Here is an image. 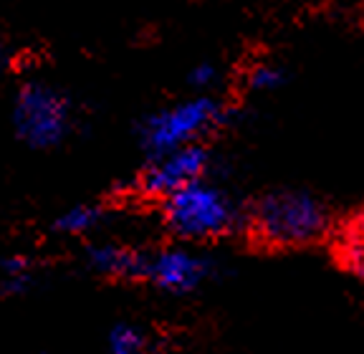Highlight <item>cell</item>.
Here are the masks:
<instances>
[{
  "mask_svg": "<svg viewBox=\"0 0 364 354\" xmlns=\"http://www.w3.org/2000/svg\"><path fill=\"white\" fill-rule=\"evenodd\" d=\"M107 220V210L97 203H79L71 205L53 220V230L68 238H86V235L97 233Z\"/></svg>",
  "mask_w": 364,
  "mask_h": 354,
  "instance_id": "9",
  "label": "cell"
},
{
  "mask_svg": "<svg viewBox=\"0 0 364 354\" xmlns=\"http://www.w3.org/2000/svg\"><path fill=\"white\" fill-rule=\"evenodd\" d=\"M243 230L271 251L316 246L334 233V218L321 198L301 188H273L245 205Z\"/></svg>",
  "mask_w": 364,
  "mask_h": 354,
  "instance_id": "1",
  "label": "cell"
},
{
  "mask_svg": "<svg viewBox=\"0 0 364 354\" xmlns=\"http://www.w3.org/2000/svg\"><path fill=\"white\" fill-rule=\"evenodd\" d=\"M213 157L210 149L200 144H188V147H177L170 152L154 154L144 165V170L136 175L134 188L136 193L147 198V200L162 203L167 195L177 190L188 188L190 183H198L203 177L210 175Z\"/></svg>",
  "mask_w": 364,
  "mask_h": 354,
  "instance_id": "6",
  "label": "cell"
},
{
  "mask_svg": "<svg viewBox=\"0 0 364 354\" xmlns=\"http://www.w3.org/2000/svg\"><path fill=\"white\" fill-rule=\"evenodd\" d=\"M147 261L149 253L124 243H94L86 248L84 256L86 269L97 276L112 281H129V284H144Z\"/></svg>",
  "mask_w": 364,
  "mask_h": 354,
  "instance_id": "7",
  "label": "cell"
},
{
  "mask_svg": "<svg viewBox=\"0 0 364 354\" xmlns=\"http://www.w3.org/2000/svg\"><path fill=\"white\" fill-rule=\"evenodd\" d=\"M6 61H8V48H6V43L0 41V69L6 66Z\"/></svg>",
  "mask_w": 364,
  "mask_h": 354,
  "instance_id": "14",
  "label": "cell"
},
{
  "mask_svg": "<svg viewBox=\"0 0 364 354\" xmlns=\"http://www.w3.org/2000/svg\"><path fill=\"white\" fill-rule=\"evenodd\" d=\"M218 79H220V71H218V66L210 61L198 63L188 74V84L193 86L195 92H205V94L213 92V86L218 84Z\"/></svg>",
  "mask_w": 364,
  "mask_h": 354,
  "instance_id": "13",
  "label": "cell"
},
{
  "mask_svg": "<svg viewBox=\"0 0 364 354\" xmlns=\"http://www.w3.org/2000/svg\"><path fill=\"white\" fill-rule=\"evenodd\" d=\"M228 122V107L210 92H195L193 97L157 109L139 124V144L154 154L170 152L188 144H200Z\"/></svg>",
  "mask_w": 364,
  "mask_h": 354,
  "instance_id": "3",
  "label": "cell"
},
{
  "mask_svg": "<svg viewBox=\"0 0 364 354\" xmlns=\"http://www.w3.org/2000/svg\"><path fill=\"white\" fill-rule=\"evenodd\" d=\"M162 205V223L180 243H215L243 230L245 208L210 175L188 188L167 195Z\"/></svg>",
  "mask_w": 364,
  "mask_h": 354,
  "instance_id": "2",
  "label": "cell"
},
{
  "mask_svg": "<svg viewBox=\"0 0 364 354\" xmlns=\"http://www.w3.org/2000/svg\"><path fill=\"white\" fill-rule=\"evenodd\" d=\"M36 263L23 253L8 256L0 261V294L3 296H21L33 286Z\"/></svg>",
  "mask_w": 364,
  "mask_h": 354,
  "instance_id": "10",
  "label": "cell"
},
{
  "mask_svg": "<svg viewBox=\"0 0 364 354\" xmlns=\"http://www.w3.org/2000/svg\"><path fill=\"white\" fill-rule=\"evenodd\" d=\"M284 79H286L284 69H279L276 63L258 61V63H253L248 69V74H245V86L256 94H268V92L281 89Z\"/></svg>",
  "mask_w": 364,
  "mask_h": 354,
  "instance_id": "12",
  "label": "cell"
},
{
  "mask_svg": "<svg viewBox=\"0 0 364 354\" xmlns=\"http://www.w3.org/2000/svg\"><path fill=\"white\" fill-rule=\"evenodd\" d=\"M11 122L16 137L31 149H53L71 134L74 107L48 81H26L13 97Z\"/></svg>",
  "mask_w": 364,
  "mask_h": 354,
  "instance_id": "4",
  "label": "cell"
},
{
  "mask_svg": "<svg viewBox=\"0 0 364 354\" xmlns=\"http://www.w3.org/2000/svg\"><path fill=\"white\" fill-rule=\"evenodd\" d=\"M331 238L341 269L354 279L364 281V208L349 215L341 225H334Z\"/></svg>",
  "mask_w": 364,
  "mask_h": 354,
  "instance_id": "8",
  "label": "cell"
},
{
  "mask_svg": "<svg viewBox=\"0 0 364 354\" xmlns=\"http://www.w3.org/2000/svg\"><path fill=\"white\" fill-rule=\"evenodd\" d=\"M109 354H152V339L142 326L122 321L107 337Z\"/></svg>",
  "mask_w": 364,
  "mask_h": 354,
  "instance_id": "11",
  "label": "cell"
},
{
  "mask_svg": "<svg viewBox=\"0 0 364 354\" xmlns=\"http://www.w3.org/2000/svg\"><path fill=\"white\" fill-rule=\"evenodd\" d=\"M218 276V261L210 253L200 251L193 243L159 248L149 253L147 276L144 284H149L157 291L167 296H190L208 286Z\"/></svg>",
  "mask_w": 364,
  "mask_h": 354,
  "instance_id": "5",
  "label": "cell"
}]
</instances>
